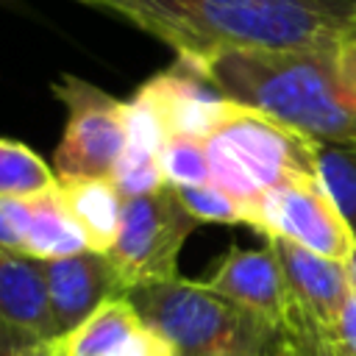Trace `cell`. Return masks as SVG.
Wrapping results in <instances>:
<instances>
[{"label":"cell","mask_w":356,"mask_h":356,"mask_svg":"<svg viewBox=\"0 0 356 356\" xmlns=\"http://www.w3.org/2000/svg\"><path fill=\"white\" fill-rule=\"evenodd\" d=\"M167 42L175 56L220 47H334L356 19V0H81Z\"/></svg>","instance_id":"1"},{"label":"cell","mask_w":356,"mask_h":356,"mask_svg":"<svg viewBox=\"0 0 356 356\" xmlns=\"http://www.w3.org/2000/svg\"><path fill=\"white\" fill-rule=\"evenodd\" d=\"M222 97L264 111L317 145H356V89L334 47L242 50L178 56Z\"/></svg>","instance_id":"2"},{"label":"cell","mask_w":356,"mask_h":356,"mask_svg":"<svg viewBox=\"0 0 356 356\" xmlns=\"http://www.w3.org/2000/svg\"><path fill=\"white\" fill-rule=\"evenodd\" d=\"M128 300L175 356H292L278 325L211 292L203 281L178 275L134 289Z\"/></svg>","instance_id":"3"},{"label":"cell","mask_w":356,"mask_h":356,"mask_svg":"<svg viewBox=\"0 0 356 356\" xmlns=\"http://www.w3.org/2000/svg\"><path fill=\"white\" fill-rule=\"evenodd\" d=\"M209 181L248 209L284 181L320 178L317 142L264 111L234 103L225 122L203 142Z\"/></svg>","instance_id":"4"},{"label":"cell","mask_w":356,"mask_h":356,"mask_svg":"<svg viewBox=\"0 0 356 356\" xmlns=\"http://www.w3.org/2000/svg\"><path fill=\"white\" fill-rule=\"evenodd\" d=\"M195 225L197 222L186 214L172 186L128 197L122 203L114 248L106 253L117 267L125 292L178 278V253Z\"/></svg>","instance_id":"5"},{"label":"cell","mask_w":356,"mask_h":356,"mask_svg":"<svg viewBox=\"0 0 356 356\" xmlns=\"http://www.w3.org/2000/svg\"><path fill=\"white\" fill-rule=\"evenodd\" d=\"M53 95L67 106L64 136L53 153L61 178H111L125 150V103L95 83L64 75Z\"/></svg>","instance_id":"6"},{"label":"cell","mask_w":356,"mask_h":356,"mask_svg":"<svg viewBox=\"0 0 356 356\" xmlns=\"http://www.w3.org/2000/svg\"><path fill=\"white\" fill-rule=\"evenodd\" d=\"M250 228L339 264H348L356 250V236L320 178H295L261 192L250 209Z\"/></svg>","instance_id":"7"},{"label":"cell","mask_w":356,"mask_h":356,"mask_svg":"<svg viewBox=\"0 0 356 356\" xmlns=\"http://www.w3.org/2000/svg\"><path fill=\"white\" fill-rule=\"evenodd\" d=\"M50 295V309L58 337L81 325L106 300L125 298L122 278L106 253H78L67 259L39 261Z\"/></svg>","instance_id":"8"},{"label":"cell","mask_w":356,"mask_h":356,"mask_svg":"<svg viewBox=\"0 0 356 356\" xmlns=\"http://www.w3.org/2000/svg\"><path fill=\"white\" fill-rule=\"evenodd\" d=\"M211 292L234 300L236 306L264 317L281 331L292 314V292L286 286L284 270L270 248L245 250L231 248L217 270L203 281Z\"/></svg>","instance_id":"9"},{"label":"cell","mask_w":356,"mask_h":356,"mask_svg":"<svg viewBox=\"0 0 356 356\" xmlns=\"http://www.w3.org/2000/svg\"><path fill=\"white\" fill-rule=\"evenodd\" d=\"M58 339L42 264L0 250V348Z\"/></svg>","instance_id":"10"},{"label":"cell","mask_w":356,"mask_h":356,"mask_svg":"<svg viewBox=\"0 0 356 356\" xmlns=\"http://www.w3.org/2000/svg\"><path fill=\"white\" fill-rule=\"evenodd\" d=\"M159 108L170 136H192L206 142L228 117L234 100L222 97L197 70L175 58V64L139 86Z\"/></svg>","instance_id":"11"},{"label":"cell","mask_w":356,"mask_h":356,"mask_svg":"<svg viewBox=\"0 0 356 356\" xmlns=\"http://www.w3.org/2000/svg\"><path fill=\"white\" fill-rule=\"evenodd\" d=\"M267 248L275 253L286 286L292 292V300L303 317H309L314 325L337 337L339 314L353 292L348 267L331 259H323L289 239H267Z\"/></svg>","instance_id":"12"},{"label":"cell","mask_w":356,"mask_h":356,"mask_svg":"<svg viewBox=\"0 0 356 356\" xmlns=\"http://www.w3.org/2000/svg\"><path fill=\"white\" fill-rule=\"evenodd\" d=\"M58 192L70 217L81 225L92 253H108L114 248L122 203L111 178H58Z\"/></svg>","instance_id":"13"},{"label":"cell","mask_w":356,"mask_h":356,"mask_svg":"<svg viewBox=\"0 0 356 356\" xmlns=\"http://www.w3.org/2000/svg\"><path fill=\"white\" fill-rule=\"evenodd\" d=\"M89 242L81 225L70 217L64 197L56 189L28 200V228H25V256L36 261H53L86 253Z\"/></svg>","instance_id":"14"},{"label":"cell","mask_w":356,"mask_h":356,"mask_svg":"<svg viewBox=\"0 0 356 356\" xmlns=\"http://www.w3.org/2000/svg\"><path fill=\"white\" fill-rule=\"evenodd\" d=\"M139 328L142 320L125 295L106 300L81 325L58 337V348L64 356H117Z\"/></svg>","instance_id":"15"},{"label":"cell","mask_w":356,"mask_h":356,"mask_svg":"<svg viewBox=\"0 0 356 356\" xmlns=\"http://www.w3.org/2000/svg\"><path fill=\"white\" fill-rule=\"evenodd\" d=\"M56 186L58 178L28 145L0 136V197L33 200Z\"/></svg>","instance_id":"16"},{"label":"cell","mask_w":356,"mask_h":356,"mask_svg":"<svg viewBox=\"0 0 356 356\" xmlns=\"http://www.w3.org/2000/svg\"><path fill=\"white\" fill-rule=\"evenodd\" d=\"M317 172L356 236V145H317Z\"/></svg>","instance_id":"17"},{"label":"cell","mask_w":356,"mask_h":356,"mask_svg":"<svg viewBox=\"0 0 356 356\" xmlns=\"http://www.w3.org/2000/svg\"><path fill=\"white\" fill-rule=\"evenodd\" d=\"M159 167H161L164 184L172 186V189L211 184L209 181V164H206L203 142L192 139V136L172 134L164 142V147L159 150Z\"/></svg>","instance_id":"18"},{"label":"cell","mask_w":356,"mask_h":356,"mask_svg":"<svg viewBox=\"0 0 356 356\" xmlns=\"http://www.w3.org/2000/svg\"><path fill=\"white\" fill-rule=\"evenodd\" d=\"M181 206L195 222H225V225H250V209L236 197L225 195L214 184L181 186L175 189Z\"/></svg>","instance_id":"19"},{"label":"cell","mask_w":356,"mask_h":356,"mask_svg":"<svg viewBox=\"0 0 356 356\" xmlns=\"http://www.w3.org/2000/svg\"><path fill=\"white\" fill-rule=\"evenodd\" d=\"M111 184L117 186V192L125 200L153 195V192L167 186L161 167H159V156L139 150V147H131V145H125V150L120 153V159L111 170Z\"/></svg>","instance_id":"20"},{"label":"cell","mask_w":356,"mask_h":356,"mask_svg":"<svg viewBox=\"0 0 356 356\" xmlns=\"http://www.w3.org/2000/svg\"><path fill=\"white\" fill-rule=\"evenodd\" d=\"M167 139H170V131H167L156 103L142 89H136V95L131 100H125V145L159 156V150L164 147Z\"/></svg>","instance_id":"21"},{"label":"cell","mask_w":356,"mask_h":356,"mask_svg":"<svg viewBox=\"0 0 356 356\" xmlns=\"http://www.w3.org/2000/svg\"><path fill=\"white\" fill-rule=\"evenodd\" d=\"M25 228H28V200L0 197V250L25 256Z\"/></svg>","instance_id":"22"},{"label":"cell","mask_w":356,"mask_h":356,"mask_svg":"<svg viewBox=\"0 0 356 356\" xmlns=\"http://www.w3.org/2000/svg\"><path fill=\"white\" fill-rule=\"evenodd\" d=\"M337 56H339V70H342L345 81L356 89V19L342 31V36L337 42Z\"/></svg>","instance_id":"23"},{"label":"cell","mask_w":356,"mask_h":356,"mask_svg":"<svg viewBox=\"0 0 356 356\" xmlns=\"http://www.w3.org/2000/svg\"><path fill=\"white\" fill-rule=\"evenodd\" d=\"M348 278H350V286H353V292H356V250H353V256L348 259Z\"/></svg>","instance_id":"24"},{"label":"cell","mask_w":356,"mask_h":356,"mask_svg":"<svg viewBox=\"0 0 356 356\" xmlns=\"http://www.w3.org/2000/svg\"><path fill=\"white\" fill-rule=\"evenodd\" d=\"M53 356H64V353H61V348H58V339H56V350H53Z\"/></svg>","instance_id":"25"},{"label":"cell","mask_w":356,"mask_h":356,"mask_svg":"<svg viewBox=\"0 0 356 356\" xmlns=\"http://www.w3.org/2000/svg\"><path fill=\"white\" fill-rule=\"evenodd\" d=\"M331 356H339V350H334V353H331Z\"/></svg>","instance_id":"26"}]
</instances>
